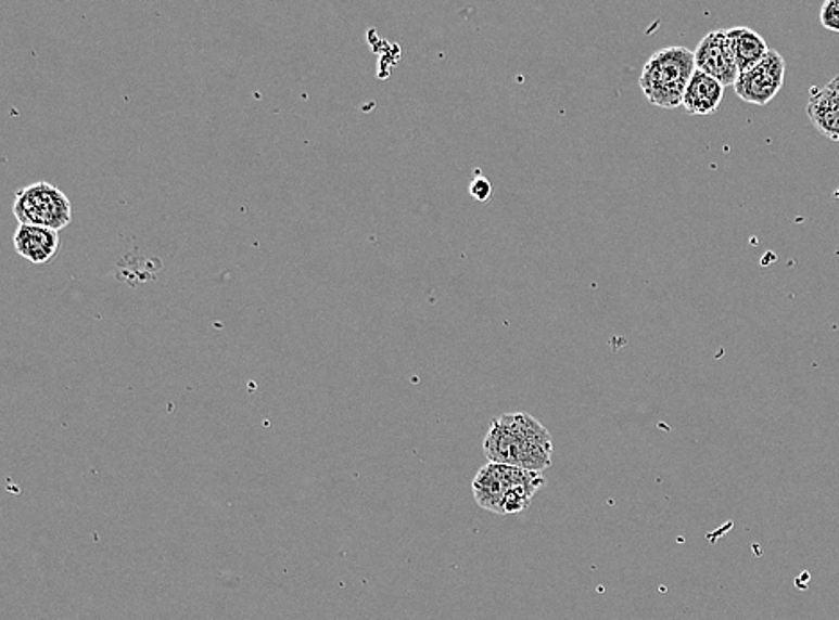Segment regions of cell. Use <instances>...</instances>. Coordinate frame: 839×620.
I'll return each mask as SVG.
<instances>
[{
  "label": "cell",
  "mask_w": 839,
  "mask_h": 620,
  "mask_svg": "<svg viewBox=\"0 0 839 620\" xmlns=\"http://www.w3.org/2000/svg\"><path fill=\"white\" fill-rule=\"evenodd\" d=\"M484 453L488 462L543 474L554 463V438L529 413H505L488 426Z\"/></svg>",
  "instance_id": "cell-1"
},
{
  "label": "cell",
  "mask_w": 839,
  "mask_h": 620,
  "mask_svg": "<svg viewBox=\"0 0 839 620\" xmlns=\"http://www.w3.org/2000/svg\"><path fill=\"white\" fill-rule=\"evenodd\" d=\"M545 476L501 463H485L473 479L474 501L496 515H519L529 509Z\"/></svg>",
  "instance_id": "cell-2"
},
{
  "label": "cell",
  "mask_w": 839,
  "mask_h": 620,
  "mask_svg": "<svg viewBox=\"0 0 839 620\" xmlns=\"http://www.w3.org/2000/svg\"><path fill=\"white\" fill-rule=\"evenodd\" d=\"M695 72V52L682 46L666 47L645 63L639 87L653 106L675 109L682 106L684 93Z\"/></svg>",
  "instance_id": "cell-3"
},
{
  "label": "cell",
  "mask_w": 839,
  "mask_h": 620,
  "mask_svg": "<svg viewBox=\"0 0 839 620\" xmlns=\"http://www.w3.org/2000/svg\"><path fill=\"white\" fill-rule=\"evenodd\" d=\"M13 214L21 224L60 231L71 224L72 203L65 192L54 184L41 181L29 184L15 195Z\"/></svg>",
  "instance_id": "cell-4"
},
{
  "label": "cell",
  "mask_w": 839,
  "mask_h": 620,
  "mask_svg": "<svg viewBox=\"0 0 839 620\" xmlns=\"http://www.w3.org/2000/svg\"><path fill=\"white\" fill-rule=\"evenodd\" d=\"M784 79H786V62L780 56V52L770 49L763 62L739 74L734 90L736 95L748 104L768 106L783 90Z\"/></svg>",
  "instance_id": "cell-5"
},
{
  "label": "cell",
  "mask_w": 839,
  "mask_h": 620,
  "mask_svg": "<svg viewBox=\"0 0 839 620\" xmlns=\"http://www.w3.org/2000/svg\"><path fill=\"white\" fill-rule=\"evenodd\" d=\"M695 65L698 72L714 77L723 87H734L739 77L738 63L727 31H711L703 36L695 51Z\"/></svg>",
  "instance_id": "cell-6"
},
{
  "label": "cell",
  "mask_w": 839,
  "mask_h": 620,
  "mask_svg": "<svg viewBox=\"0 0 839 620\" xmlns=\"http://www.w3.org/2000/svg\"><path fill=\"white\" fill-rule=\"evenodd\" d=\"M60 231L40 225L21 224L13 234L16 253L36 264L51 261L60 249Z\"/></svg>",
  "instance_id": "cell-7"
},
{
  "label": "cell",
  "mask_w": 839,
  "mask_h": 620,
  "mask_svg": "<svg viewBox=\"0 0 839 620\" xmlns=\"http://www.w3.org/2000/svg\"><path fill=\"white\" fill-rule=\"evenodd\" d=\"M723 93H725V87L722 82L697 70L687 85L682 106L689 115H697V117L712 115L722 104Z\"/></svg>",
  "instance_id": "cell-8"
},
{
  "label": "cell",
  "mask_w": 839,
  "mask_h": 620,
  "mask_svg": "<svg viewBox=\"0 0 839 620\" xmlns=\"http://www.w3.org/2000/svg\"><path fill=\"white\" fill-rule=\"evenodd\" d=\"M808 117L822 137L839 143V99L829 88L809 90Z\"/></svg>",
  "instance_id": "cell-9"
},
{
  "label": "cell",
  "mask_w": 839,
  "mask_h": 620,
  "mask_svg": "<svg viewBox=\"0 0 839 620\" xmlns=\"http://www.w3.org/2000/svg\"><path fill=\"white\" fill-rule=\"evenodd\" d=\"M727 36L738 63L739 74L763 62L764 56L770 52L768 43L763 36L750 27H733L728 29Z\"/></svg>",
  "instance_id": "cell-10"
},
{
  "label": "cell",
  "mask_w": 839,
  "mask_h": 620,
  "mask_svg": "<svg viewBox=\"0 0 839 620\" xmlns=\"http://www.w3.org/2000/svg\"><path fill=\"white\" fill-rule=\"evenodd\" d=\"M819 24L827 31L839 33V0H827L822 4Z\"/></svg>",
  "instance_id": "cell-11"
},
{
  "label": "cell",
  "mask_w": 839,
  "mask_h": 620,
  "mask_svg": "<svg viewBox=\"0 0 839 620\" xmlns=\"http://www.w3.org/2000/svg\"><path fill=\"white\" fill-rule=\"evenodd\" d=\"M469 194L473 195L480 203H487L488 197L493 195V184L482 176H476L469 184Z\"/></svg>",
  "instance_id": "cell-12"
},
{
  "label": "cell",
  "mask_w": 839,
  "mask_h": 620,
  "mask_svg": "<svg viewBox=\"0 0 839 620\" xmlns=\"http://www.w3.org/2000/svg\"><path fill=\"white\" fill-rule=\"evenodd\" d=\"M825 87L829 88L830 92L835 93L836 98L839 99V76L835 77V79H832L829 85H825Z\"/></svg>",
  "instance_id": "cell-13"
}]
</instances>
